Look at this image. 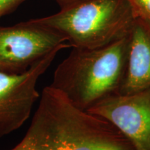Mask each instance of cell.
Instances as JSON below:
<instances>
[{
	"label": "cell",
	"instance_id": "cell-1",
	"mask_svg": "<svg viewBox=\"0 0 150 150\" xmlns=\"http://www.w3.org/2000/svg\"><path fill=\"white\" fill-rule=\"evenodd\" d=\"M11 150L138 149L110 122L75 107L49 86L25 136Z\"/></svg>",
	"mask_w": 150,
	"mask_h": 150
},
{
	"label": "cell",
	"instance_id": "cell-2",
	"mask_svg": "<svg viewBox=\"0 0 150 150\" xmlns=\"http://www.w3.org/2000/svg\"><path fill=\"white\" fill-rule=\"evenodd\" d=\"M128 43L129 35L102 47L73 48L56 67L50 86L86 111L102 99L119 94Z\"/></svg>",
	"mask_w": 150,
	"mask_h": 150
},
{
	"label": "cell",
	"instance_id": "cell-3",
	"mask_svg": "<svg viewBox=\"0 0 150 150\" xmlns=\"http://www.w3.org/2000/svg\"><path fill=\"white\" fill-rule=\"evenodd\" d=\"M32 20L63 35L72 48L95 49L127 36L135 18L127 0H84Z\"/></svg>",
	"mask_w": 150,
	"mask_h": 150
},
{
	"label": "cell",
	"instance_id": "cell-4",
	"mask_svg": "<svg viewBox=\"0 0 150 150\" xmlns=\"http://www.w3.org/2000/svg\"><path fill=\"white\" fill-rule=\"evenodd\" d=\"M66 38L33 20L0 27V71L21 73L56 49L70 47Z\"/></svg>",
	"mask_w": 150,
	"mask_h": 150
},
{
	"label": "cell",
	"instance_id": "cell-5",
	"mask_svg": "<svg viewBox=\"0 0 150 150\" xmlns=\"http://www.w3.org/2000/svg\"><path fill=\"white\" fill-rule=\"evenodd\" d=\"M62 49H56L21 73L0 71V137L24 125L40 95L36 84Z\"/></svg>",
	"mask_w": 150,
	"mask_h": 150
},
{
	"label": "cell",
	"instance_id": "cell-6",
	"mask_svg": "<svg viewBox=\"0 0 150 150\" xmlns=\"http://www.w3.org/2000/svg\"><path fill=\"white\" fill-rule=\"evenodd\" d=\"M86 111L110 122L138 150H150V87L111 95Z\"/></svg>",
	"mask_w": 150,
	"mask_h": 150
},
{
	"label": "cell",
	"instance_id": "cell-7",
	"mask_svg": "<svg viewBox=\"0 0 150 150\" xmlns=\"http://www.w3.org/2000/svg\"><path fill=\"white\" fill-rule=\"evenodd\" d=\"M150 87V22L135 18L129 33L128 54L119 94Z\"/></svg>",
	"mask_w": 150,
	"mask_h": 150
},
{
	"label": "cell",
	"instance_id": "cell-8",
	"mask_svg": "<svg viewBox=\"0 0 150 150\" xmlns=\"http://www.w3.org/2000/svg\"><path fill=\"white\" fill-rule=\"evenodd\" d=\"M135 18L150 22V0H127Z\"/></svg>",
	"mask_w": 150,
	"mask_h": 150
},
{
	"label": "cell",
	"instance_id": "cell-9",
	"mask_svg": "<svg viewBox=\"0 0 150 150\" xmlns=\"http://www.w3.org/2000/svg\"><path fill=\"white\" fill-rule=\"evenodd\" d=\"M25 0H0V18L16 8Z\"/></svg>",
	"mask_w": 150,
	"mask_h": 150
},
{
	"label": "cell",
	"instance_id": "cell-10",
	"mask_svg": "<svg viewBox=\"0 0 150 150\" xmlns=\"http://www.w3.org/2000/svg\"><path fill=\"white\" fill-rule=\"evenodd\" d=\"M56 1H57L58 4L60 5L61 8H63V7L74 4L84 1V0H56Z\"/></svg>",
	"mask_w": 150,
	"mask_h": 150
}]
</instances>
